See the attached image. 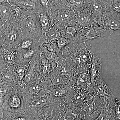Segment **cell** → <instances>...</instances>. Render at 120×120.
I'll return each instance as SVG.
<instances>
[{
  "instance_id": "cell-34",
  "label": "cell",
  "mask_w": 120,
  "mask_h": 120,
  "mask_svg": "<svg viewBox=\"0 0 120 120\" xmlns=\"http://www.w3.org/2000/svg\"><path fill=\"white\" fill-rule=\"evenodd\" d=\"M15 120H25V118H23V117H21L18 118Z\"/></svg>"
},
{
  "instance_id": "cell-35",
  "label": "cell",
  "mask_w": 120,
  "mask_h": 120,
  "mask_svg": "<svg viewBox=\"0 0 120 120\" xmlns=\"http://www.w3.org/2000/svg\"><path fill=\"white\" fill-rule=\"evenodd\" d=\"M53 0L54 2V3H55V4H56V3H57L59 0ZM54 6H55V5H54Z\"/></svg>"
},
{
  "instance_id": "cell-8",
  "label": "cell",
  "mask_w": 120,
  "mask_h": 120,
  "mask_svg": "<svg viewBox=\"0 0 120 120\" xmlns=\"http://www.w3.org/2000/svg\"><path fill=\"white\" fill-rule=\"evenodd\" d=\"M75 25L80 30L94 26H98L97 19L92 16L86 7L77 11L75 18Z\"/></svg>"
},
{
  "instance_id": "cell-36",
  "label": "cell",
  "mask_w": 120,
  "mask_h": 120,
  "mask_svg": "<svg viewBox=\"0 0 120 120\" xmlns=\"http://www.w3.org/2000/svg\"><path fill=\"white\" fill-rule=\"evenodd\" d=\"M1 19L0 18V22H1Z\"/></svg>"
},
{
  "instance_id": "cell-12",
  "label": "cell",
  "mask_w": 120,
  "mask_h": 120,
  "mask_svg": "<svg viewBox=\"0 0 120 120\" xmlns=\"http://www.w3.org/2000/svg\"><path fill=\"white\" fill-rule=\"evenodd\" d=\"M104 26L113 31L120 30V16L106 11L103 16Z\"/></svg>"
},
{
  "instance_id": "cell-28",
  "label": "cell",
  "mask_w": 120,
  "mask_h": 120,
  "mask_svg": "<svg viewBox=\"0 0 120 120\" xmlns=\"http://www.w3.org/2000/svg\"><path fill=\"white\" fill-rule=\"evenodd\" d=\"M52 94L54 97H60L64 95L65 92L61 88H54L52 90Z\"/></svg>"
},
{
  "instance_id": "cell-5",
  "label": "cell",
  "mask_w": 120,
  "mask_h": 120,
  "mask_svg": "<svg viewBox=\"0 0 120 120\" xmlns=\"http://www.w3.org/2000/svg\"><path fill=\"white\" fill-rule=\"evenodd\" d=\"M113 32L110 29L97 26L82 28L79 32L77 42H86L89 40L111 35Z\"/></svg>"
},
{
  "instance_id": "cell-29",
  "label": "cell",
  "mask_w": 120,
  "mask_h": 120,
  "mask_svg": "<svg viewBox=\"0 0 120 120\" xmlns=\"http://www.w3.org/2000/svg\"><path fill=\"white\" fill-rule=\"evenodd\" d=\"M35 53V49L32 48L27 49V51L23 54V58L26 59L30 58L34 55Z\"/></svg>"
},
{
  "instance_id": "cell-9",
  "label": "cell",
  "mask_w": 120,
  "mask_h": 120,
  "mask_svg": "<svg viewBox=\"0 0 120 120\" xmlns=\"http://www.w3.org/2000/svg\"><path fill=\"white\" fill-rule=\"evenodd\" d=\"M72 87L87 90L90 86V69L73 73Z\"/></svg>"
},
{
  "instance_id": "cell-10",
  "label": "cell",
  "mask_w": 120,
  "mask_h": 120,
  "mask_svg": "<svg viewBox=\"0 0 120 120\" xmlns=\"http://www.w3.org/2000/svg\"><path fill=\"white\" fill-rule=\"evenodd\" d=\"M34 13L41 28L42 34L47 32L54 26L52 18L48 11L44 8Z\"/></svg>"
},
{
  "instance_id": "cell-1",
  "label": "cell",
  "mask_w": 120,
  "mask_h": 120,
  "mask_svg": "<svg viewBox=\"0 0 120 120\" xmlns=\"http://www.w3.org/2000/svg\"><path fill=\"white\" fill-rule=\"evenodd\" d=\"M71 51L72 73L90 68L93 53L86 42H72L67 45Z\"/></svg>"
},
{
  "instance_id": "cell-7",
  "label": "cell",
  "mask_w": 120,
  "mask_h": 120,
  "mask_svg": "<svg viewBox=\"0 0 120 120\" xmlns=\"http://www.w3.org/2000/svg\"><path fill=\"white\" fill-rule=\"evenodd\" d=\"M104 106L99 97L94 94L83 107L86 113V120H94L100 115Z\"/></svg>"
},
{
  "instance_id": "cell-15",
  "label": "cell",
  "mask_w": 120,
  "mask_h": 120,
  "mask_svg": "<svg viewBox=\"0 0 120 120\" xmlns=\"http://www.w3.org/2000/svg\"><path fill=\"white\" fill-rule=\"evenodd\" d=\"M79 28L76 26H67L61 30L62 35L73 41L77 42Z\"/></svg>"
},
{
  "instance_id": "cell-20",
  "label": "cell",
  "mask_w": 120,
  "mask_h": 120,
  "mask_svg": "<svg viewBox=\"0 0 120 120\" xmlns=\"http://www.w3.org/2000/svg\"><path fill=\"white\" fill-rule=\"evenodd\" d=\"M41 46L45 47L49 51L55 53L59 56L61 50L58 48L56 41H48L43 43Z\"/></svg>"
},
{
  "instance_id": "cell-2",
  "label": "cell",
  "mask_w": 120,
  "mask_h": 120,
  "mask_svg": "<svg viewBox=\"0 0 120 120\" xmlns=\"http://www.w3.org/2000/svg\"><path fill=\"white\" fill-rule=\"evenodd\" d=\"M23 38L22 28L18 22H0V43L8 49L19 47Z\"/></svg>"
},
{
  "instance_id": "cell-26",
  "label": "cell",
  "mask_w": 120,
  "mask_h": 120,
  "mask_svg": "<svg viewBox=\"0 0 120 120\" xmlns=\"http://www.w3.org/2000/svg\"><path fill=\"white\" fill-rule=\"evenodd\" d=\"M65 82L64 79L62 76L60 75H56L53 78L52 83L55 86H60L64 84Z\"/></svg>"
},
{
  "instance_id": "cell-31",
  "label": "cell",
  "mask_w": 120,
  "mask_h": 120,
  "mask_svg": "<svg viewBox=\"0 0 120 120\" xmlns=\"http://www.w3.org/2000/svg\"><path fill=\"white\" fill-rule=\"evenodd\" d=\"M32 74L30 73H28L26 75V77H25V79L27 82H30L31 80L32 79Z\"/></svg>"
},
{
  "instance_id": "cell-32",
  "label": "cell",
  "mask_w": 120,
  "mask_h": 120,
  "mask_svg": "<svg viewBox=\"0 0 120 120\" xmlns=\"http://www.w3.org/2000/svg\"><path fill=\"white\" fill-rule=\"evenodd\" d=\"M98 0L105 5L109 0Z\"/></svg>"
},
{
  "instance_id": "cell-19",
  "label": "cell",
  "mask_w": 120,
  "mask_h": 120,
  "mask_svg": "<svg viewBox=\"0 0 120 120\" xmlns=\"http://www.w3.org/2000/svg\"><path fill=\"white\" fill-rule=\"evenodd\" d=\"M38 44L39 45L38 41H35L30 38H23L20 44L19 49L22 50H27L32 48L33 46Z\"/></svg>"
},
{
  "instance_id": "cell-14",
  "label": "cell",
  "mask_w": 120,
  "mask_h": 120,
  "mask_svg": "<svg viewBox=\"0 0 120 120\" xmlns=\"http://www.w3.org/2000/svg\"><path fill=\"white\" fill-rule=\"evenodd\" d=\"M0 18L2 22L16 21L13 5L7 2L0 4Z\"/></svg>"
},
{
  "instance_id": "cell-3",
  "label": "cell",
  "mask_w": 120,
  "mask_h": 120,
  "mask_svg": "<svg viewBox=\"0 0 120 120\" xmlns=\"http://www.w3.org/2000/svg\"><path fill=\"white\" fill-rule=\"evenodd\" d=\"M48 11L53 19L54 26L60 30L67 26H75V18L78 11L64 7H54Z\"/></svg>"
},
{
  "instance_id": "cell-27",
  "label": "cell",
  "mask_w": 120,
  "mask_h": 120,
  "mask_svg": "<svg viewBox=\"0 0 120 120\" xmlns=\"http://www.w3.org/2000/svg\"><path fill=\"white\" fill-rule=\"evenodd\" d=\"M47 103V101L44 98H41L37 99L34 102L33 105L35 107H41Z\"/></svg>"
},
{
  "instance_id": "cell-24",
  "label": "cell",
  "mask_w": 120,
  "mask_h": 120,
  "mask_svg": "<svg viewBox=\"0 0 120 120\" xmlns=\"http://www.w3.org/2000/svg\"><path fill=\"white\" fill-rule=\"evenodd\" d=\"M10 68L8 69V70L5 71L2 76V79L4 81L8 82L13 81V77L12 73Z\"/></svg>"
},
{
  "instance_id": "cell-11",
  "label": "cell",
  "mask_w": 120,
  "mask_h": 120,
  "mask_svg": "<svg viewBox=\"0 0 120 120\" xmlns=\"http://www.w3.org/2000/svg\"><path fill=\"white\" fill-rule=\"evenodd\" d=\"M102 67L101 59L97 55L93 53L90 68V87L91 88H92L97 79L101 76Z\"/></svg>"
},
{
  "instance_id": "cell-25",
  "label": "cell",
  "mask_w": 120,
  "mask_h": 120,
  "mask_svg": "<svg viewBox=\"0 0 120 120\" xmlns=\"http://www.w3.org/2000/svg\"><path fill=\"white\" fill-rule=\"evenodd\" d=\"M20 104V100L19 97L16 95H13L9 101V105L11 107L16 108Z\"/></svg>"
},
{
  "instance_id": "cell-21",
  "label": "cell",
  "mask_w": 120,
  "mask_h": 120,
  "mask_svg": "<svg viewBox=\"0 0 120 120\" xmlns=\"http://www.w3.org/2000/svg\"><path fill=\"white\" fill-rule=\"evenodd\" d=\"M72 42H73V41H71L63 35H62V37H61L56 41V43H57L58 48L60 50L67 45Z\"/></svg>"
},
{
  "instance_id": "cell-22",
  "label": "cell",
  "mask_w": 120,
  "mask_h": 120,
  "mask_svg": "<svg viewBox=\"0 0 120 120\" xmlns=\"http://www.w3.org/2000/svg\"><path fill=\"white\" fill-rule=\"evenodd\" d=\"M41 6L43 8L49 11L55 5L53 0H39Z\"/></svg>"
},
{
  "instance_id": "cell-23",
  "label": "cell",
  "mask_w": 120,
  "mask_h": 120,
  "mask_svg": "<svg viewBox=\"0 0 120 120\" xmlns=\"http://www.w3.org/2000/svg\"><path fill=\"white\" fill-rule=\"evenodd\" d=\"M114 106L115 112V120H120V101L116 98Z\"/></svg>"
},
{
  "instance_id": "cell-30",
  "label": "cell",
  "mask_w": 120,
  "mask_h": 120,
  "mask_svg": "<svg viewBox=\"0 0 120 120\" xmlns=\"http://www.w3.org/2000/svg\"><path fill=\"white\" fill-rule=\"evenodd\" d=\"M41 90V87L38 84H34L30 87L29 91L31 94H35L39 92Z\"/></svg>"
},
{
  "instance_id": "cell-6",
  "label": "cell",
  "mask_w": 120,
  "mask_h": 120,
  "mask_svg": "<svg viewBox=\"0 0 120 120\" xmlns=\"http://www.w3.org/2000/svg\"><path fill=\"white\" fill-rule=\"evenodd\" d=\"M92 89L94 94L99 97L104 104H114L116 98L101 76L97 79L92 87Z\"/></svg>"
},
{
  "instance_id": "cell-18",
  "label": "cell",
  "mask_w": 120,
  "mask_h": 120,
  "mask_svg": "<svg viewBox=\"0 0 120 120\" xmlns=\"http://www.w3.org/2000/svg\"><path fill=\"white\" fill-rule=\"evenodd\" d=\"M41 49L47 59L49 60L53 66H56V64L59 61V56L55 53L49 51L45 47L41 46Z\"/></svg>"
},
{
  "instance_id": "cell-16",
  "label": "cell",
  "mask_w": 120,
  "mask_h": 120,
  "mask_svg": "<svg viewBox=\"0 0 120 120\" xmlns=\"http://www.w3.org/2000/svg\"><path fill=\"white\" fill-rule=\"evenodd\" d=\"M114 105H104L100 115L94 120H116Z\"/></svg>"
},
{
  "instance_id": "cell-13",
  "label": "cell",
  "mask_w": 120,
  "mask_h": 120,
  "mask_svg": "<svg viewBox=\"0 0 120 120\" xmlns=\"http://www.w3.org/2000/svg\"><path fill=\"white\" fill-rule=\"evenodd\" d=\"M12 4L26 10L34 11V13L43 8L39 0H15Z\"/></svg>"
},
{
  "instance_id": "cell-17",
  "label": "cell",
  "mask_w": 120,
  "mask_h": 120,
  "mask_svg": "<svg viewBox=\"0 0 120 120\" xmlns=\"http://www.w3.org/2000/svg\"><path fill=\"white\" fill-rule=\"evenodd\" d=\"M105 6L107 11L120 16V0H109Z\"/></svg>"
},
{
  "instance_id": "cell-33",
  "label": "cell",
  "mask_w": 120,
  "mask_h": 120,
  "mask_svg": "<svg viewBox=\"0 0 120 120\" xmlns=\"http://www.w3.org/2000/svg\"><path fill=\"white\" fill-rule=\"evenodd\" d=\"M4 117L3 110L1 108H0V120H2Z\"/></svg>"
},
{
  "instance_id": "cell-4",
  "label": "cell",
  "mask_w": 120,
  "mask_h": 120,
  "mask_svg": "<svg viewBox=\"0 0 120 120\" xmlns=\"http://www.w3.org/2000/svg\"><path fill=\"white\" fill-rule=\"evenodd\" d=\"M18 22L22 28L23 38H30L39 41L42 31L35 13H32Z\"/></svg>"
}]
</instances>
